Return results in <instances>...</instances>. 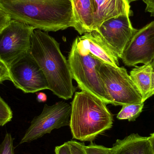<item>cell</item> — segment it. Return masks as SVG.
<instances>
[{
	"mask_svg": "<svg viewBox=\"0 0 154 154\" xmlns=\"http://www.w3.org/2000/svg\"><path fill=\"white\" fill-rule=\"evenodd\" d=\"M0 8L12 20L45 32L76 24L72 0H0Z\"/></svg>",
	"mask_w": 154,
	"mask_h": 154,
	"instance_id": "6da1fadb",
	"label": "cell"
},
{
	"mask_svg": "<svg viewBox=\"0 0 154 154\" xmlns=\"http://www.w3.org/2000/svg\"><path fill=\"white\" fill-rule=\"evenodd\" d=\"M30 52L45 76L48 89L60 98H72L76 88L68 61L61 53L58 42L47 32L35 29Z\"/></svg>",
	"mask_w": 154,
	"mask_h": 154,
	"instance_id": "7a4b0ae2",
	"label": "cell"
},
{
	"mask_svg": "<svg viewBox=\"0 0 154 154\" xmlns=\"http://www.w3.org/2000/svg\"><path fill=\"white\" fill-rule=\"evenodd\" d=\"M106 105L84 91L75 92L71 104L69 125L73 139L92 142L112 128L113 117Z\"/></svg>",
	"mask_w": 154,
	"mask_h": 154,
	"instance_id": "3957f363",
	"label": "cell"
},
{
	"mask_svg": "<svg viewBox=\"0 0 154 154\" xmlns=\"http://www.w3.org/2000/svg\"><path fill=\"white\" fill-rule=\"evenodd\" d=\"M73 79L82 91L112 105L107 94L99 74V69L103 63L84 48L77 37L72 44L68 60Z\"/></svg>",
	"mask_w": 154,
	"mask_h": 154,
	"instance_id": "277c9868",
	"label": "cell"
},
{
	"mask_svg": "<svg viewBox=\"0 0 154 154\" xmlns=\"http://www.w3.org/2000/svg\"><path fill=\"white\" fill-rule=\"evenodd\" d=\"M76 24L80 35L97 31L105 21L121 14L133 15L126 0H72Z\"/></svg>",
	"mask_w": 154,
	"mask_h": 154,
	"instance_id": "5b68a950",
	"label": "cell"
},
{
	"mask_svg": "<svg viewBox=\"0 0 154 154\" xmlns=\"http://www.w3.org/2000/svg\"><path fill=\"white\" fill-rule=\"evenodd\" d=\"M99 74L112 105L143 103L141 93L125 68L103 62L100 68Z\"/></svg>",
	"mask_w": 154,
	"mask_h": 154,
	"instance_id": "8992f818",
	"label": "cell"
},
{
	"mask_svg": "<svg viewBox=\"0 0 154 154\" xmlns=\"http://www.w3.org/2000/svg\"><path fill=\"white\" fill-rule=\"evenodd\" d=\"M34 28L11 20L0 32V59L8 66L30 51Z\"/></svg>",
	"mask_w": 154,
	"mask_h": 154,
	"instance_id": "52a82bcc",
	"label": "cell"
},
{
	"mask_svg": "<svg viewBox=\"0 0 154 154\" xmlns=\"http://www.w3.org/2000/svg\"><path fill=\"white\" fill-rule=\"evenodd\" d=\"M71 111V106L66 101H59L52 106L45 104L41 114L31 122L20 144L30 143L54 129L69 125Z\"/></svg>",
	"mask_w": 154,
	"mask_h": 154,
	"instance_id": "ba28073f",
	"label": "cell"
},
{
	"mask_svg": "<svg viewBox=\"0 0 154 154\" xmlns=\"http://www.w3.org/2000/svg\"><path fill=\"white\" fill-rule=\"evenodd\" d=\"M9 68L11 81L24 93L48 89L47 79L30 52L14 61Z\"/></svg>",
	"mask_w": 154,
	"mask_h": 154,
	"instance_id": "9c48e42d",
	"label": "cell"
},
{
	"mask_svg": "<svg viewBox=\"0 0 154 154\" xmlns=\"http://www.w3.org/2000/svg\"><path fill=\"white\" fill-rule=\"evenodd\" d=\"M130 16L125 14L107 20L97 31L119 58L138 30L132 26Z\"/></svg>",
	"mask_w": 154,
	"mask_h": 154,
	"instance_id": "30bf717a",
	"label": "cell"
},
{
	"mask_svg": "<svg viewBox=\"0 0 154 154\" xmlns=\"http://www.w3.org/2000/svg\"><path fill=\"white\" fill-rule=\"evenodd\" d=\"M121 59L129 67L152 63L154 60V20L137 30L125 49Z\"/></svg>",
	"mask_w": 154,
	"mask_h": 154,
	"instance_id": "8fae6325",
	"label": "cell"
},
{
	"mask_svg": "<svg viewBox=\"0 0 154 154\" xmlns=\"http://www.w3.org/2000/svg\"><path fill=\"white\" fill-rule=\"evenodd\" d=\"M78 37L82 46L94 57L104 63L115 66H119V58L97 32H88L83 36Z\"/></svg>",
	"mask_w": 154,
	"mask_h": 154,
	"instance_id": "7c38bea8",
	"label": "cell"
},
{
	"mask_svg": "<svg viewBox=\"0 0 154 154\" xmlns=\"http://www.w3.org/2000/svg\"><path fill=\"white\" fill-rule=\"evenodd\" d=\"M111 150V154H154L148 137L137 134L118 139Z\"/></svg>",
	"mask_w": 154,
	"mask_h": 154,
	"instance_id": "4fadbf2b",
	"label": "cell"
},
{
	"mask_svg": "<svg viewBox=\"0 0 154 154\" xmlns=\"http://www.w3.org/2000/svg\"><path fill=\"white\" fill-rule=\"evenodd\" d=\"M153 71L151 63L144 65L142 66L136 67L130 72V77L141 93L143 103L150 97L152 75Z\"/></svg>",
	"mask_w": 154,
	"mask_h": 154,
	"instance_id": "5bb4252c",
	"label": "cell"
},
{
	"mask_svg": "<svg viewBox=\"0 0 154 154\" xmlns=\"http://www.w3.org/2000/svg\"><path fill=\"white\" fill-rule=\"evenodd\" d=\"M144 103L122 106L121 110L117 116V118L119 120L127 119L130 122L135 121L142 113L144 105Z\"/></svg>",
	"mask_w": 154,
	"mask_h": 154,
	"instance_id": "9a60e30c",
	"label": "cell"
},
{
	"mask_svg": "<svg viewBox=\"0 0 154 154\" xmlns=\"http://www.w3.org/2000/svg\"><path fill=\"white\" fill-rule=\"evenodd\" d=\"M12 118L11 108L0 96V127L4 126L11 121Z\"/></svg>",
	"mask_w": 154,
	"mask_h": 154,
	"instance_id": "2e32d148",
	"label": "cell"
},
{
	"mask_svg": "<svg viewBox=\"0 0 154 154\" xmlns=\"http://www.w3.org/2000/svg\"><path fill=\"white\" fill-rule=\"evenodd\" d=\"M14 138L10 133H6L3 141L0 144V154H14Z\"/></svg>",
	"mask_w": 154,
	"mask_h": 154,
	"instance_id": "e0dca14e",
	"label": "cell"
},
{
	"mask_svg": "<svg viewBox=\"0 0 154 154\" xmlns=\"http://www.w3.org/2000/svg\"><path fill=\"white\" fill-rule=\"evenodd\" d=\"M84 148L86 154H111V148L92 143L87 146H84Z\"/></svg>",
	"mask_w": 154,
	"mask_h": 154,
	"instance_id": "ac0fdd59",
	"label": "cell"
},
{
	"mask_svg": "<svg viewBox=\"0 0 154 154\" xmlns=\"http://www.w3.org/2000/svg\"><path fill=\"white\" fill-rule=\"evenodd\" d=\"M71 154H86L84 150V144L83 143H81L77 141H72L67 142Z\"/></svg>",
	"mask_w": 154,
	"mask_h": 154,
	"instance_id": "d6986e66",
	"label": "cell"
},
{
	"mask_svg": "<svg viewBox=\"0 0 154 154\" xmlns=\"http://www.w3.org/2000/svg\"><path fill=\"white\" fill-rule=\"evenodd\" d=\"M6 80L11 81L9 66L0 59V84Z\"/></svg>",
	"mask_w": 154,
	"mask_h": 154,
	"instance_id": "ffe728a7",
	"label": "cell"
},
{
	"mask_svg": "<svg viewBox=\"0 0 154 154\" xmlns=\"http://www.w3.org/2000/svg\"><path fill=\"white\" fill-rule=\"evenodd\" d=\"M11 20L9 15L0 8V32L9 25Z\"/></svg>",
	"mask_w": 154,
	"mask_h": 154,
	"instance_id": "44dd1931",
	"label": "cell"
},
{
	"mask_svg": "<svg viewBox=\"0 0 154 154\" xmlns=\"http://www.w3.org/2000/svg\"><path fill=\"white\" fill-rule=\"evenodd\" d=\"M55 154H71L70 147L67 142L55 147Z\"/></svg>",
	"mask_w": 154,
	"mask_h": 154,
	"instance_id": "7402d4cb",
	"label": "cell"
},
{
	"mask_svg": "<svg viewBox=\"0 0 154 154\" xmlns=\"http://www.w3.org/2000/svg\"><path fill=\"white\" fill-rule=\"evenodd\" d=\"M146 5L145 11L149 13L151 16H154V0H143Z\"/></svg>",
	"mask_w": 154,
	"mask_h": 154,
	"instance_id": "603a6c76",
	"label": "cell"
},
{
	"mask_svg": "<svg viewBox=\"0 0 154 154\" xmlns=\"http://www.w3.org/2000/svg\"><path fill=\"white\" fill-rule=\"evenodd\" d=\"M37 99L38 102H45L47 100V95L43 92H39L37 94Z\"/></svg>",
	"mask_w": 154,
	"mask_h": 154,
	"instance_id": "cb8c5ba5",
	"label": "cell"
},
{
	"mask_svg": "<svg viewBox=\"0 0 154 154\" xmlns=\"http://www.w3.org/2000/svg\"><path fill=\"white\" fill-rule=\"evenodd\" d=\"M148 139L150 141L154 154V133L150 134V136L148 137Z\"/></svg>",
	"mask_w": 154,
	"mask_h": 154,
	"instance_id": "d4e9b609",
	"label": "cell"
},
{
	"mask_svg": "<svg viewBox=\"0 0 154 154\" xmlns=\"http://www.w3.org/2000/svg\"><path fill=\"white\" fill-rule=\"evenodd\" d=\"M154 94V71H153L152 75V87H151L150 97H152Z\"/></svg>",
	"mask_w": 154,
	"mask_h": 154,
	"instance_id": "484cf974",
	"label": "cell"
},
{
	"mask_svg": "<svg viewBox=\"0 0 154 154\" xmlns=\"http://www.w3.org/2000/svg\"><path fill=\"white\" fill-rule=\"evenodd\" d=\"M128 3L130 4V3L132 2H135V1H138V0H126Z\"/></svg>",
	"mask_w": 154,
	"mask_h": 154,
	"instance_id": "4316f807",
	"label": "cell"
},
{
	"mask_svg": "<svg viewBox=\"0 0 154 154\" xmlns=\"http://www.w3.org/2000/svg\"><path fill=\"white\" fill-rule=\"evenodd\" d=\"M152 66L153 68V70L154 71V60L152 62Z\"/></svg>",
	"mask_w": 154,
	"mask_h": 154,
	"instance_id": "83f0119b",
	"label": "cell"
}]
</instances>
